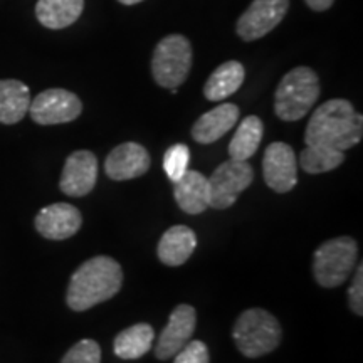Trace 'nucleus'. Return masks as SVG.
I'll use <instances>...</instances> for the list:
<instances>
[{"label": "nucleus", "instance_id": "1", "mask_svg": "<svg viewBox=\"0 0 363 363\" xmlns=\"http://www.w3.org/2000/svg\"><path fill=\"white\" fill-rule=\"evenodd\" d=\"M123 284V269L110 256H94L72 272L66 301L72 311H86L111 299Z\"/></svg>", "mask_w": 363, "mask_h": 363}, {"label": "nucleus", "instance_id": "2", "mask_svg": "<svg viewBox=\"0 0 363 363\" xmlns=\"http://www.w3.org/2000/svg\"><path fill=\"white\" fill-rule=\"evenodd\" d=\"M363 118L348 99H330L316 108L306 126L305 143L323 145L340 152L362 142Z\"/></svg>", "mask_w": 363, "mask_h": 363}, {"label": "nucleus", "instance_id": "3", "mask_svg": "<svg viewBox=\"0 0 363 363\" xmlns=\"http://www.w3.org/2000/svg\"><path fill=\"white\" fill-rule=\"evenodd\" d=\"M320 96V81L311 67L299 66L284 74L274 94L276 116L283 121L305 118Z\"/></svg>", "mask_w": 363, "mask_h": 363}, {"label": "nucleus", "instance_id": "4", "mask_svg": "<svg viewBox=\"0 0 363 363\" xmlns=\"http://www.w3.org/2000/svg\"><path fill=\"white\" fill-rule=\"evenodd\" d=\"M283 330L279 321L262 308L240 313L233 328V338L239 352L247 358H259L279 347Z\"/></svg>", "mask_w": 363, "mask_h": 363}, {"label": "nucleus", "instance_id": "5", "mask_svg": "<svg viewBox=\"0 0 363 363\" xmlns=\"http://www.w3.org/2000/svg\"><path fill=\"white\" fill-rule=\"evenodd\" d=\"M357 240L348 235L326 240L313 256V278L321 288H338L357 266Z\"/></svg>", "mask_w": 363, "mask_h": 363}, {"label": "nucleus", "instance_id": "6", "mask_svg": "<svg viewBox=\"0 0 363 363\" xmlns=\"http://www.w3.org/2000/svg\"><path fill=\"white\" fill-rule=\"evenodd\" d=\"M192 67V45L180 34H170L157 44L152 57V74L158 86L177 89Z\"/></svg>", "mask_w": 363, "mask_h": 363}, {"label": "nucleus", "instance_id": "7", "mask_svg": "<svg viewBox=\"0 0 363 363\" xmlns=\"http://www.w3.org/2000/svg\"><path fill=\"white\" fill-rule=\"evenodd\" d=\"M254 180L252 167L247 162L230 158L214 170L208 179L211 189V207L222 211L234 206L239 195L246 190Z\"/></svg>", "mask_w": 363, "mask_h": 363}, {"label": "nucleus", "instance_id": "8", "mask_svg": "<svg viewBox=\"0 0 363 363\" xmlns=\"http://www.w3.org/2000/svg\"><path fill=\"white\" fill-rule=\"evenodd\" d=\"M83 111V103L67 89L52 88L39 93L30 101L29 113L33 121L43 126L62 125L74 121Z\"/></svg>", "mask_w": 363, "mask_h": 363}, {"label": "nucleus", "instance_id": "9", "mask_svg": "<svg viewBox=\"0 0 363 363\" xmlns=\"http://www.w3.org/2000/svg\"><path fill=\"white\" fill-rule=\"evenodd\" d=\"M288 11L289 0H254L235 24L238 35L246 43L264 38L281 24Z\"/></svg>", "mask_w": 363, "mask_h": 363}, {"label": "nucleus", "instance_id": "10", "mask_svg": "<svg viewBox=\"0 0 363 363\" xmlns=\"http://www.w3.org/2000/svg\"><path fill=\"white\" fill-rule=\"evenodd\" d=\"M262 174L267 187L278 194L291 192L298 184V160L288 143L274 142L266 148Z\"/></svg>", "mask_w": 363, "mask_h": 363}, {"label": "nucleus", "instance_id": "11", "mask_svg": "<svg viewBox=\"0 0 363 363\" xmlns=\"http://www.w3.org/2000/svg\"><path fill=\"white\" fill-rule=\"evenodd\" d=\"M98 180V158L89 150H78L66 158L59 189L69 197H84Z\"/></svg>", "mask_w": 363, "mask_h": 363}, {"label": "nucleus", "instance_id": "12", "mask_svg": "<svg viewBox=\"0 0 363 363\" xmlns=\"http://www.w3.org/2000/svg\"><path fill=\"white\" fill-rule=\"evenodd\" d=\"M197 326V313L190 305H179L172 311L169 323L160 333L155 347V355L160 360H169L175 357L182 348L192 340V335Z\"/></svg>", "mask_w": 363, "mask_h": 363}, {"label": "nucleus", "instance_id": "13", "mask_svg": "<svg viewBox=\"0 0 363 363\" xmlns=\"http://www.w3.org/2000/svg\"><path fill=\"white\" fill-rule=\"evenodd\" d=\"M35 229L49 240H65L74 235L83 225V216L79 208L66 202L51 203L40 208L34 220Z\"/></svg>", "mask_w": 363, "mask_h": 363}, {"label": "nucleus", "instance_id": "14", "mask_svg": "<svg viewBox=\"0 0 363 363\" xmlns=\"http://www.w3.org/2000/svg\"><path fill=\"white\" fill-rule=\"evenodd\" d=\"M152 158L147 148L140 143L126 142L113 148L104 160V172L111 180H131L147 174Z\"/></svg>", "mask_w": 363, "mask_h": 363}, {"label": "nucleus", "instance_id": "15", "mask_svg": "<svg viewBox=\"0 0 363 363\" xmlns=\"http://www.w3.org/2000/svg\"><path fill=\"white\" fill-rule=\"evenodd\" d=\"M174 195L179 207L190 216L202 214L211 207V189L208 179L201 172L187 170L179 180L174 182Z\"/></svg>", "mask_w": 363, "mask_h": 363}, {"label": "nucleus", "instance_id": "16", "mask_svg": "<svg viewBox=\"0 0 363 363\" xmlns=\"http://www.w3.org/2000/svg\"><path fill=\"white\" fill-rule=\"evenodd\" d=\"M239 120V108L233 103H222L214 110L203 113L192 126V136L197 143L208 145L220 140Z\"/></svg>", "mask_w": 363, "mask_h": 363}, {"label": "nucleus", "instance_id": "17", "mask_svg": "<svg viewBox=\"0 0 363 363\" xmlns=\"http://www.w3.org/2000/svg\"><path fill=\"white\" fill-rule=\"evenodd\" d=\"M197 246V235L187 225H174L163 233L158 242V259L167 266H182L187 262Z\"/></svg>", "mask_w": 363, "mask_h": 363}, {"label": "nucleus", "instance_id": "18", "mask_svg": "<svg viewBox=\"0 0 363 363\" xmlns=\"http://www.w3.org/2000/svg\"><path fill=\"white\" fill-rule=\"evenodd\" d=\"M30 106V91L17 79H0V123L16 125L24 120Z\"/></svg>", "mask_w": 363, "mask_h": 363}, {"label": "nucleus", "instance_id": "19", "mask_svg": "<svg viewBox=\"0 0 363 363\" xmlns=\"http://www.w3.org/2000/svg\"><path fill=\"white\" fill-rule=\"evenodd\" d=\"M84 0H39L35 17L44 27L52 30L66 29L83 13Z\"/></svg>", "mask_w": 363, "mask_h": 363}, {"label": "nucleus", "instance_id": "20", "mask_svg": "<svg viewBox=\"0 0 363 363\" xmlns=\"http://www.w3.org/2000/svg\"><path fill=\"white\" fill-rule=\"evenodd\" d=\"M246 78V69L239 61H227L208 76L203 86V96L208 101H222L233 96Z\"/></svg>", "mask_w": 363, "mask_h": 363}, {"label": "nucleus", "instance_id": "21", "mask_svg": "<svg viewBox=\"0 0 363 363\" xmlns=\"http://www.w3.org/2000/svg\"><path fill=\"white\" fill-rule=\"evenodd\" d=\"M153 338H155V331L152 326L148 323H136L116 335L113 350L116 357L123 360H136L150 352Z\"/></svg>", "mask_w": 363, "mask_h": 363}, {"label": "nucleus", "instance_id": "22", "mask_svg": "<svg viewBox=\"0 0 363 363\" xmlns=\"http://www.w3.org/2000/svg\"><path fill=\"white\" fill-rule=\"evenodd\" d=\"M262 133H264V126H262L259 116L251 115L244 118L229 143L230 158L239 162H247L259 148Z\"/></svg>", "mask_w": 363, "mask_h": 363}, {"label": "nucleus", "instance_id": "23", "mask_svg": "<svg viewBox=\"0 0 363 363\" xmlns=\"http://www.w3.org/2000/svg\"><path fill=\"white\" fill-rule=\"evenodd\" d=\"M345 162V153L323 145H306L299 155V167L306 174H325L338 169Z\"/></svg>", "mask_w": 363, "mask_h": 363}, {"label": "nucleus", "instance_id": "24", "mask_svg": "<svg viewBox=\"0 0 363 363\" xmlns=\"http://www.w3.org/2000/svg\"><path fill=\"white\" fill-rule=\"evenodd\" d=\"M190 162V150L187 145L177 143L165 152L163 157V170L172 182H177L185 172L189 170Z\"/></svg>", "mask_w": 363, "mask_h": 363}, {"label": "nucleus", "instance_id": "25", "mask_svg": "<svg viewBox=\"0 0 363 363\" xmlns=\"http://www.w3.org/2000/svg\"><path fill=\"white\" fill-rule=\"evenodd\" d=\"M61 363H101V348L94 340L84 338L67 350Z\"/></svg>", "mask_w": 363, "mask_h": 363}, {"label": "nucleus", "instance_id": "26", "mask_svg": "<svg viewBox=\"0 0 363 363\" xmlns=\"http://www.w3.org/2000/svg\"><path fill=\"white\" fill-rule=\"evenodd\" d=\"M174 363H211L207 345L201 340H190L175 355Z\"/></svg>", "mask_w": 363, "mask_h": 363}, {"label": "nucleus", "instance_id": "27", "mask_svg": "<svg viewBox=\"0 0 363 363\" xmlns=\"http://www.w3.org/2000/svg\"><path fill=\"white\" fill-rule=\"evenodd\" d=\"M348 303H350L352 311L357 316L363 315V266H357V272L353 276L352 286L348 288Z\"/></svg>", "mask_w": 363, "mask_h": 363}, {"label": "nucleus", "instance_id": "28", "mask_svg": "<svg viewBox=\"0 0 363 363\" xmlns=\"http://www.w3.org/2000/svg\"><path fill=\"white\" fill-rule=\"evenodd\" d=\"M308 4V7L313 9V11L316 12H323V11H328V9L333 6L335 0H305Z\"/></svg>", "mask_w": 363, "mask_h": 363}, {"label": "nucleus", "instance_id": "29", "mask_svg": "<svg viewBox=\"0 0 363 363\" xmlns=\"http://www.w3.org/2000/svg\"><path fill=\"white\" fill-rule=\"evenodd\" d=\"M118 2L123 4V6H135V4L143 2V0H118Z\"/></svg>", "mask_w": 363, "mask_h": 363}]
</instances>
